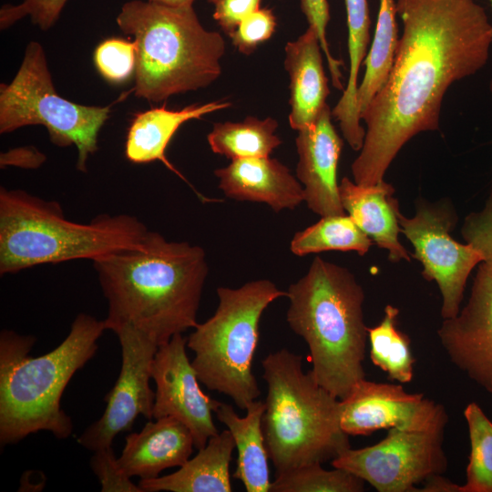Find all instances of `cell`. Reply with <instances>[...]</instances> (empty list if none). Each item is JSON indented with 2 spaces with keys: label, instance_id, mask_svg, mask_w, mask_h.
Returning a JSON list of instances; mask_svg holds the SVG:
<instances>
[{
  "label": "cell",
  "instance_id": "6da1fadb",
  "mask_svg": "<svg viewBox=\"0 0 492 492\" xmlns=\"http://www.w3.org/2000/svg\"><path fill=\"white\" fill-rule=\"evenodd\" d=\"M396 11L403 34L393 66L361 115L365 136L351 169L363 186L384 180L414 136L438 129L447 88L479 71L492 46L491 20L474 0H397Z\"/></svg>",
  "mask_w": 492,
  "mask_h": 492
},
{
  "label": "cell",
  "instance_id": "7a4b0ae2",
  "mask_svg": "<svg viewBox=\"0 0 492 492\" xmlns=\"http://www.w3.org/2000/svg\"><path fill=\"white\" fill-rule=\"evenodd\" d=\"M93 265L108 304L107 330L130 324L159 346L198 324L209 272L201 247L149 231L140 247L101 257Z\"/></svg>",
  "mask_w": 492,
  "mask_h": 492
},
{
  "label": "cell",
  "instance_id": "3957f363",
  "mask_svg": "<svg viewBox=\"0 0 492 492\" xmlns=\"http://www.w3.org/2000/svg\"><path fill=\"white\" fill-rule=\"evenodd\" d=\"M105 321L80 313L61 343L31 357L33 335L10 330L0 333V444L15 445L31 434L48 431L69 437L73 423L61 408L63 393L73 375L95 355Z\"/></svg>",
  "mask_w": 492,
  "mask_h": 492
},
{
  "label": "cell",
  "instance_id": "277c9868",
  "mask_svg": "<svg viewBox=\"0 0 492 492\" xmlns=\"http://www.w3.org/2000/svg\"><path fill=\"white\" fill-rule=\"evenodd\" d=\"M286 319L308 345L315 381L340 400L365 379L364 292L346 268L317 256L287 290Z\"/></svg>",
  "mask_w": 492,
  "mask_h": 492
},
{
  "label": "cell",
  "instance_id": "5b68a950",
  "mask_svg": "<svg viewBox=\"0 0 492 492\" xmlns=\"http://www.w3.org/2000/svg\"><path fill=\"white\" fill-rule=\"evenodd\" d=\"M149 231L137 217L101 214L88 223L66 218L61 205L23 190L0 189V274L140 247Z\"/></svg>",
  "mask_w": 492,
  "mask_h": 492
},
{
  "label": "cell",
  "instance_id": "8992f818",
  "mask_svg": "<svg viewBox=\"0 0 492 492\" xmlns=\"http://www.w3.org/2000/svg\"><path fill=\"white\" fill-rule=\"evenodd\" d=\"M116 21L136 45L133 91L138 97L160 102L206 87L220 77L225 41L203 27L193 6L131 0Z\"/></svg>",
  "mask_w": 492,
  "mask_h": 492
},
{
  "label": "cell",
  "instance_id": "52a82bcc",
  "mask_svg": "<svg viewBox=\"0 0 492 492\" xmlns=\"http://www.w3.org/2000/svg\"><path fill=\"white\" fill-rule=\"evenodd\" d=\"M267 384L261 419L265 446L276 474L333 460L351 448L341 427L340 399L320 385L302 357L287 349L262 360Z\"/></svg>",
  "mask_w": 492,
  "mask_h": 492
},
{
  "label": "cell",
  "instance_id": "ba28073f",
  "mask_svg": "<svg viewBox=\"0 0 492 492\" xmlns=\"http://www.w3.org/2000/svg\"><path fill=\"white\" fill-rule=\"evenodd\" d=\"M217 294L214 314L196 325L187 338V347L194 353L191 364L199 381L246 410L261 395L251 369L261 317L271 302L287 292L263 279L235 289L219 287Z\"/></svg>",
  "mask_w": 492,
  "mask_h": 492
},
{
  "label": "cell",
  "instance_id": "9c48e42d",
  "mask_svg": "<svg viewBox=\"0 0 492 492\" xmlns=\"http://www.w3.org/2000/svg\"><path fill=\"white\" fill-rule=\"evenodd\" d=\"M110 108L80 105L59 96L42 46L31 41L13 80L0 85V133L42 125L54 145L77 148L76 167L86 172L89 156L98 149V134Z\"/></svg>",
  "mask_w": 492,
  "mask_h": 492
},
{
  "label": "cell",
  "instance_id": "30bf717a",
  "mask_svg": "<svg viewBox=\"0 0 492 492\" xmlns=\"http://www.w3.org/2000/svg\"><path fill=\"white\" fill-rule=\"evenodd\" d=\"M444 432L391 428L380 442L349 448L331 464L357 476L379 492H418V484L447 468Z\"/></svg>",
  "mask_w": 492,
  "mask_h": 492
},
{
  "label": "cell",
  "instance_id": "8fae6325",
  "mask_svg": "<svg viewBox=\"0 0 492 492\" xmlns=\"http://www.w3.org/2000/svg\"><path fill=\"white\" fill-rule=\"evenodd\" d=\"M456 220L454 210L444 203H420L412 218L398 213L401 232L413 245V257L422 264L423 277L438 285L443 319L459 313L466 281L472 270L483 261L476 249L450 235Z\"/></svg>",
  "mask_w": 492,
  "mask_h": 492
},
{
  "label": "cell",
  "instance_id": "7c38bea8",
  "mask_svg": "<svg viewBox=\"0 0 492 492\" xmlns=\"http://www.w3.org/2000/svg\"><path fill=\"white\" fill-rule=\"evenodd\" d=\"M113 332L121 347L118 377L105 396L107 405L101 417L77 439L80 446L92 452L111 446L118 434L131 430L139 415L149 420L153 418L155 392L149 380L159 345L130 324L120 325Z\"/></svg>",
  "mask_w": 492,
  "mask_h": 492
},
{
  "label": "cell",
  "instance_id": "4fadbf2b",
  "mask_svg": "<svg viewBox=\"0 0 492 492\" xmlns=\"http://www.w3.org/2000/svg\"><path fill=\"white\" fill-rule=\"evenodd\" d=\"M341 427L348 436H368L381 429L445 431L446 408L422 393L401 384L363 379L340 400Z\"/></svg>",
  "mask_w": 492,
  "mask_h": 492
},
{
  "label": "cell",
  "instance_id": "5bb4252c",
  "mask_svg": "<svg viewBox=\"0 0 492 492\" xmlns=\"http://www.w3.org/2000/svg\"><path fill=\"white\" fill-rule=\"evenodd\" d=\"M186 348L187 338L182 333L158 348L151 366L156 384L153 418L171 416L182 422L191 432L194 447L200 450L218 434L212 413L221 402L200 389Z\"/></svg>",
  "mask_w": 492,
  "mask_h": 492
},
{
  "label": "cell",
  "instance_id": "9a60e30c",
  "mask_svg": "<svg viewBox=\"0 0 492 492\" xmlns=\"http://www.w3.org/2000/svg\"><path fill=\"white\" fill-rule=\"evenodd\" d=\"M450 361L492 395V268L481 262L466 306L437 330Z\"/></svg>",
  "mask_w": 492,
  "mask_h": 492
},
{
  "label": "cell",
  "instance_id": "2e32d148",
  "mask_svg": "<svg viewBox=\"0 0 492 492\" xmlns=\"http://www.w3.org/2000/svg\"><path fill=\"white\" fill-rule=\"evenodd\" d=\"M296 175L303 185L304 201L321 217L344 215L337 182L343 139L332 123L326 104L313 123L298 131Z\"/></svg>",
  "mask_w": 492,
  "mask_h": 492
},
{
  "label": "cell",
  "instance_id": "e0dca14e",
  "mask_svg": "<svg viewBox=\"0 0 492 492\" xmlns=\"http://www.w3.org/2000/svg\"><path fill=\"white\" fill-rule=\"evenodd\" d=\"M219 188L237 200L263 202L274 211L293 210L304 201V190L291 170L270 157L231 160L218 169Z\"/></svg>",
  "mask_w": 492,
  "mask_h": 492
},
{
  "label": "cell",
  "instance_id": "ac0fdd59",
  "mask_svg": "<svg viewBox=\"0 0 492 492\" xmlns=\"http://www.w3.org/2000/svg\"><path fill=\"white\" fill-rule=\"evenodd\" d=\"M155 420L126 437L118 463L130 477H158L167 468L180 467L192 454L193 437L182 422L171 416Z\"/></svg>",
  "mask_w": 492,
  "mask_h": 492
},
{
  "label": "cell",
  "instance_id": "d6986e66",
  "mask_svg": "<svg viewBox=\"0 0 492 492\" xmlns=\"http://www.w3.org/2000/svg\"><path fill=\"white\" fill-rule=\"evenodd\" d=\"M339 193L344 210L374 243L387 250L390 261H411L410 253L398 240L400 210L391 184L382 180L363 186L344 177Z\"/></svg>",
  "mask_w": 492,
  "mask_h": 492
},
{
  "label": "cell",
  "instance_id": "ffe728a7",
  "mask_svg": "<svg viewBox=\"0 0 492 492\" xmlns=\"http://www.w3.org/2000/svg\"><path fill=\"white\" fill-rule=\"evenodd\" d=\"M322 46L315 30L309 26L285 46L284 67L290 77L289 123L301 130L317 118L330 93Z\"/></svg>",
  "mask_w": 492,
  "mask_h": 492
},
{
  "label": "cell",
  "instance_id": "44dd1931",
  "mask_svg": "<svg viewBox=\"0 0 492 492\" xmlns=\"http://www.w3.org/2000/svg\"><path fill=\"white\" fill-rule=\"evenodd\" d=\"M231 106L229 101L217 100L193 104L181 109L154 108L135 115L127 134L125 155L137 164L159 160L177 172L166 157V149L179 127L191 119H200L211 112Z\"/></svg>",
  "mask_w": 492,
  "mask_h": 492
},
{
  "label": "cell",
  "instance_id": "7402d4cb",
  "mask_svg": "<svg viewBox=\"0 0 492 492\" xmlns=\"http://www.w3.org/2000/svg\"><path fill=\"white\" fill-rule=\"evenodd\" d=\"M235 448L231 432L211 436L198 454L176 472L139 480L143 492H230V463Z\"/></svg>",
  "mask_w": 492,
  "mask_h": 492
},
{
  "label": "cell",
  "instance_id": "603a6c76",
  "mask_svg": "<svg viewBox=\"0 0 492 492\" xmlns=\"http://www.w3.org/2000/svg\"><path fill=\"white\" fill-rule=\"evenodd\" d=\"M265 403L254 400L246 408V415L239 416L233 407L221 403L215 411L217 418L231 432L238 450L233 477L239 479L248 492H270L272 482L261 419Z\"/></svg>",
  "mask_w": 492,
  "mask_h": 492
},
{
  "label": "cell",
  "instance_id": "cb8c5ba5",
  "mask_svg": "<svg viewBox=\"0 0 492 492\" xmlns=\"http://www.w3.org/2000/svg\"><path fill=\"white\" fill-rule=\"evenodd\" d=\"M278 122L272 118L247 117L241 122H218L207 139L211 150L231 160L269 157L282 144L275 134Z\"/></svg>",
  "mask_w": 492,
  "mask_h": 492
},
{
  "label": "cell",
  "instance_id": "d4e9b609",
  "mask_svg": "<svg viewBox=\"0 0 492 492\" xmlns=\"http://www.w3.org/2000/svg\"><path fill=\"white\" fill-rule=\"evenodd\" d=\"M396 14L394 0H380L373 42L364 61V76L356 93L360 117L382 88L393 66L398 45Z\"/></svg>",
  "mask_w": 492,
  "mask_h": 492
},
{
  "label": "cell",
  "instance_id": "484cf974",
  "mask_svg": "<svg viewBox=\"0 0 492 492\" xmlns=\"http://www.w3.org/2000/svg\"><path fill=\"white\" fill-rule=\"evenodd\" d=\"M398 314V308L387 304L381 322L367 328L370 359L390 380L405 384L413 379L415 359L409 337L396 326Z\"/></svg>",
  "mask_w": 492,
  "mask_h": 492
},
{
  "label": "cell",
  "instance_id": "4316f807",
  "mask_svg": "<svg viewBox=\"0 0 492 492\" xmlns=\"http://www.w3.org/2000/svg\"><path fill=\"white\" fill-rule=\"evenodd\" d=\"M373 241L348 215L326 216L308 228L297 231L290 243L296 256L325 251H354L364 255Z\"/></svg>",
  "mask_w": 492,
  "mask_h": 492
},
{
  "label": "cell",
  "instance_id": "83f0119b",
  "mask_svg": "<svg viewBox=\"0 0 492 492\" xmlns=\"http://www.w3.org/2000/svg\"><path fill=\"white\" fill-rule=\"evenodd\" d=\"M470 454L461 492H492V422L475 402L465 410Z\"/></svg>",
  "mask_w": 492,
  "mask_h": 492
},
{
  "label": "cell",
  "instance_id": "f1b7e54d",
  "mask_svg": "<svg viewBox=\"0 0 492 492\" xmlns=\"http://www.w3.org/2000/svg\"><path fill=\"white\" fill-rule=\"evenodd\" d=\"M320 463L276 474L270 492H362L365 482L342 468L324 469Z\"/></svg>",
  "mask_w": 492,
  "mask_h": 492
},
{
  "label": "cell",
  "instance_id": "f546056e",
  "mask_svg": "<svg viewBox=\"0 0 492 492\" xmlns=\"http://www.w3.org/2000/svg\"><path fill=\"white\" fill-rule=\"evenodd\" d=\"M348 26L349 77L338 101L339 106L352 111L356 107L358 74L370 39V19L367 0H345Z\"/></svg>",
  "mask_w": 492,
  "mask_h": 492
},
{
  "label": "cell",
  "instance_id": "4dcf8cb0",
  "mask_svg": "<svg viewBox=\"0 0 492 492\" xmlns=\"http://www.w3.org/2000/svg\"><path fill=\"white\" fill-rule=\"evenodd\" d=\"M94 63L98 73L109 83L122 84L136 68V45L123 38H108L95 49Z\"/></svg>",
  "mask_w": 492,
  "mask_h": 492
},
{
  "label": "cell",
  "instance_id": "1f68e13d",
  "mask_svg": "<svg viewBox=\"0 0 492 492\" xmlns=\"http://www.w3.org/2000/svg\"><path fill=\"white\" fill-rule=\"evenodd\" d=\"M67 0H24L18 5H5L0 10V27L6 29L29 16L31 22L46 31L58 20Z\"/></svg>",
  "mask_w": 492,
  "mask_h": 492
},
{
  "label": "cell",
  "instance_id": "d6a6232c",
  "mask_svg": "<svg viewBox=\"0 0 492 492\" xmlns=\"http://www.w3.org/2000/svg\"><path fill=\"white\" fill-rule=\"evenodd\" d=\"M276 25V17L271 9L259 8L246 16L229 36L241 53L250 55L272 36Z\"/></svg>",
  "mask_w": 492,
  "mask_h": 492
},
{
  "label": "cell",
  "instance_id": "836d02e7",
  "mask_svg": "<svg viewBox=\"0 0 492 492\" xmlns=\"http://www.w3.org/2000/svg\"><path fill=\"white\" fill-rule=\"evenodd\" d=\"M90 467L101 484L102 492H143L121 469L111 446L94 451Z\"/></svg>",
  "mask_w": 492,
  "mask_h": 492
},
{
  "label": "cell",
  "instance_id": "e575fe53",
  "mask_svg": "<svg viewBox=\"0 0 492 492\" xmlns=\"http://www.w3.org/2000/svg\"><path fill=\"white\" fill-rule=\"evenodd\" d=\"M301 8L309 23V26L313 27L317 33L323 53L326 57L333 87L343 91L344 87L342 81L341 67L343 63L332 55L326 38V27L330 20L327 0H301Z\"/></svg>",
  "mask_w": 492,
  "mask_h": 492
},
{
  "label": "cell",
  "instance_id": "d590c367",
  "mask_svg": "<svg viewBox=\"0 0 492 492\" xmlns=\"http://www.w3.org/2000/svg\"><path fill=\"white\" fill-rule=\"evenodd\" d=\"M461 233L466 243L476 249L483 262L492 268V191L481 210L465 218Z\"/></svg>",
  "mask_w": 492,
  "mask_h": 492
},
{
  "label": "cell",
  "instance_id": "8d00e7d4",
  "mask_svg": "<svg viewBox=\"0 0 492 492\" xmlns=\"http://www.w3.org/2000/svg\"><path fill=\"white\" fill-rule=\"evenodd\" d=\"M214 5L213 18L231 36L249 15L261 8V0H208Z\"/></svg>",
  "mask_w": 492,
  "mask_h": 492
},
{
  "label": "cell",
  "instance_id": "74e56055",
  "mask_svg": "<svg viewBox=\"0 0 492 492\" xmlns=\"http://www.w3.org/2000/svg\"><path fill=\"white\" fill-rule=\"evenodd\" d=\"M46 160V157L34 147H23L10 149L1 154V167L8 165L34 169L39 167Z\"/></svg>",
  "mask_w": 492,
  "mask_h": 492
},
{
  "label": "cell",
  "instance_id": "f35d334b",
  "mask_svg": "<svg viewBox=\"0 0 492 492\" xmlns=\"http://www.w3.org/2000/svg\"><path fill=\"white\" fill-rule=\"evenodd\" d=\"M419 492H461V485L452 482L442 474H435L424 481Z\"/></svg>",
  "mask_w": 492,
  "mask_h": 492
},
{
  "label": "cell",
  "instance_id": "ab89813d",
  "mask_svg": "<svg viewBox=\"0 0 492 492\" xmlns=\"http://www.w3.org/2000/svg\"><path fill=\"white\" fill-rule=\"evenodd\" d=\"M146 1L161 5L179 7V6H192L195 0H146Z\"/></svg>",
  "mask_w": 492,
  "mask_h": 492
},
{
  "label": "cell",
  "instance_id": "60d3db41",
  "mask_svg": "<svg viewBox=\"0 0 492 492\" xmlns=\"http://www.w3.org/2000/svg\"><path fill=\"white\" fill-rule=\"evenodd\" d=\"M489 89H490V92H491V95H492V79H491V81L489 83Z\"/></svg>",
  "mask_w": 492,
  "mask_h": 492
},
{
  "label": "cell",
  "instance_id": "b9f144b4",
  "mask_svg": "<svg viewBox=\"0 0 492 492\" xmlns=\"http://www.w3.org/2000/svg\"><path fill=\"white\" fill-rule=\"evenodd\" d=\"M490 1V4H491V8H492V0H489ZM491 26H492V19H491Z\"/></svg>",
  "mask_w": 492,
  "mask_h": 492
}]
</instances>
